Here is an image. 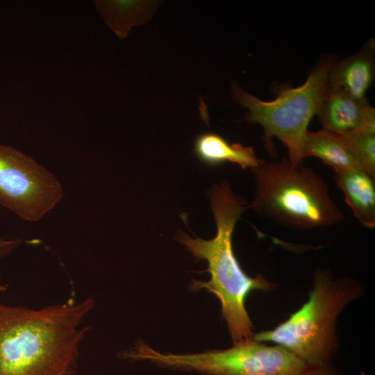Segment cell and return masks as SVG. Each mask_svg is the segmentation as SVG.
<instances>
[{
	"label": "cell",
	"instance_id": "obj_1",
	"mask_svg": "<svg viewBox=\"0 0 375 375\" xmlns=\"http://www.w3.org/2000/svg\"><path fill=\"white\" fill-rule=\"evenodd\" d=\"M94 306L87 299L39 310L0 302V375H71Z\"/></svg>",
	"mask_w": 375,
	"mask_h": 375
},
{
	"label": "cell",
	"instance_id": "obj_2",
	"mask_svg": "<svg viewBox=\"0 0 375 375\" xmlns=\"http://www.w3.org/2000/svg\"><path fill=\"white\" fill-rule=\"evenodd\" d=\"M217 233L210 240L192 238L180 232L177 240L197 260H206L208 281H193L194 289L205 288L219 300L234 344L253 338L252 323L245 308V299L252 290L268 292L276 286L262 275L244 273L233 253L232 235L237 222L247 208L243 198L235 195L227 181L214 185L209 195Z\"/></svg>",
	"mask_w": 375,
	"mask_h": 375
},
{
	"label": "cell",
	"instance_id": "obj_3",
	"mask_svg": "<svg viewBox=\"0 0 375 375\" xmlns=\"http://www.w3.org/2000/svg\"><path fill=\"white\" fill-rule=\"evenodd\" d=\"M252 171L256 192L249 207L259 215L299 230L331 226L344 220L325 181L312 169L284 158L265 161Z\"/></svg>",
	"mask_w": 375,
	"mask_h": 375
},
{
	"label": "cell",
	"instance_id": "obj_4",
	"mask_svg": "<svg viewBox=\"0 0 375 375\" xmlns=\"http://www.w3.org/2000/svg\"><path fill=\"white\" fill-rule=\"evenodd\" d=\"M360 294L351 280L334 279L330 272L318 271L307 302L276 328L255 333L253 339L281 346L308 366L328 365L335 349L336 319Z\"/></svg>",
	"mask_w": 375,
	"mask_h": 375
},
{
	"label": "cell",
	"instance_id": "obj_5",
	"mask_svg": "<svg viewBox=\"0 0 375 375\" xmlns=\"http://www.w3.org/2000/svg\"><path fill=\"white\" fill-rule=\"evenodd\" d=\"M334 61L333 58L324 59L303 84L281 90L271 101L260 100L235 85L232 86L235 101L247 109L245 120L263 128V140L270 154L276 153L272 139L276 138L287 147L289 161L294 165H301L308 126L318 113Z\"/></svg>",
	"mask_w": 375,
	"mask_h": 375
},
{
	"label": "cell",
	"instance_id": "obj_6",
	"mask_svg": "<svg viewBox=\"0 0 375 375\" xmlns=\"http://www.w3.org/2000/svg\"><path fill=\"white\" fill-rule=\"evenodd\" d=\"M122 356L208 375H298L307 366L284 347L268 346L253 338L224 350L187 354L163 353L144 343H138Z\"/></svg>",
	"mask_w": 375,
	"mask_h": 375
},
{
	"label": "cell",
	"instance_id": "obj_7",
	"mask_svg": "<svg viewBox=\"0 0 375 375\" xmlns=\"http://www.w3.org/2000/svg\"><path fill=\"white\" fill-rule=\"evenodd\" d=\"M56 177L32 158L0 144V205L21 219L35 222L62 197Z\"/></svg>",
	"mask_w": 375,
	"mask_h": 375
},
{
	"label": "cell",
	"instance_id": "obj_8",
	"mask_svg": "<svg viewBox=\"0 0 375 375\" xmlns=\"http://www.w3.org/2000/svg\"><path fill=\"white\" fill-rule=\"evenodd\" d=\"M317 115L322 129L340 135L358 131L375 133V109L367 99L327 85Z\"/></svg>",
	"mask_w": 375,
	"mask_h": 375
},
{
	"label": "cell",
	"instance_id": "obj_9",
	"mask_svg": "<svg viewBox=\"0 0 375 375\" xmlns=\"http://www.w3.org/2000/svg\"><path fill=\"white\" fill-rule=\"evenodd\" d=\"M374 42L368 41L358 52L334 61L327 78V87L341 90L363 99L374 78Z\"/></svg>",
	"mask_w": 375,
	"mask_h": 375
},
{
	"label": "cell",
	"instance_id": "obj_10",
	"mask_svg": "<svg viewBox=\"0 0 375 375\" xmlns=\"http://www.w3.org/2000/svg\"><path fill=\"white\" fill-rule=\"evenodd\" d=\"M334 178L358 221L367 228H374V178L362 169L337 172Z\"/></svg>",
	"mask_w": 375,
	"mask_h": 375
},
{
	"label": "cell",
	"instance_id": "obj_11",
	"mask_svg": "<svg viewBox=\"0 0 375 375\" xmlns=\"http://www.w3.org/2000/svg\"><path fill=\"white\" fill-rule=\"evenodd\" d=\"M303 156V158L312 156L320 159L335 172L347 169L364 170L356 153L344 137L324 129L308 131Z\"/></svg>",
	"mask_w": 375,
	"mask_h": 375
},
{
	"label": "cell",
	"instance_id": "obj_12",
	"mask_svg": "<svg viewBox=\"0 0 375 375\" xmlns=\"http://www.w3.org/2000/svg\"><path fill=\"white\" fill-rule=\"evenodd\" d=\"M194 151L203 163L210 166L230 162L242 169L253 170L265 162L256 157L252 147L239 143L231 144L222 136L212 133L199 135L194 141Z\"/></svg>",
	"mask_w": 375,
	"mask_h": 375
},
{
	"label": "cell",
	"instance_id": "obj_13",
	"mask_svg": "<svg viewBox=\"0 0 375 375\" xmlns=\"http://www.w3.org/2000/svg\"><path fill=\"white\" fill-rule=\"evenodd\" d=\"M342 136L356 153L364 171L375 178V133L358 131Z\"/></svg>",
	"mask_w": 375,
	"mask_h": 375
},
{
	"label": "cell",
	"instance_id": "obj_14",
	"mask_svg": "<svg viewBox=\"0 0 375 375\" xmlns=\"http://www.w3.org/2000/svg\"><path fill=\"white\" fill-rule=\"evenodd\" d=\"M298 375H340L330 365L325 366H308Z\"/></svg>",
	"mask_w": 375,
	"mask_h": 375
},
{
	"label": "cell",
	"instance_id": "obj_15",
	"mask_svg": "<svg viewBox=\"0 0 375 375\" xmlns=\"http://www.w3.org/2000/svg\"><path fill=\"white\" fill-rule=\"evenodd\" d=\"M4 253V247L3 242L0 240V259L3 257Z\"/></svg>",
	"mask_w": 375,
	"mask_h": 375
},
{
	"label": "cell",
	"instance_id": "obj_16",
	"mask_svg": "<svg viewBox=\"0 0 375 375\" xmlns=\"http://www.w3.org/2000/svg\"><path fill=\"white\" fill-rule=\"evenodd\" d=\"M6 288L2 284H0V293L4 292L6 290Z\"/></svg>",
	"mask_w": 375,
	"mask_h": 375
}]
</instances>
